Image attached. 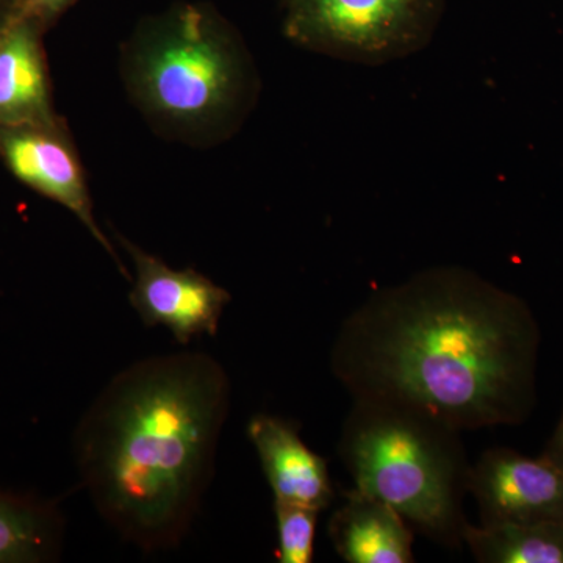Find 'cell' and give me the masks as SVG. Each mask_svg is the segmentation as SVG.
Masks as SVG:
<instances>
[{
  "label": "cell",
  "mask_w": 563,
  "mask_h": 563,
  "mask_svg": "<svg viewBox=\"0 0 563 563\" xmlns=\"http://www.w3.org/2000/svg\"><path fill=\"white\" fill-rule=\"evenodd\" d=\"M468 493L481 526L563 523V470L543 455L485 451L470 468Z\"/></svg>",
  "instance_id": "7"
},
{
  "label": "cell",
  "mask_w": 563,
  "mask_h": 563,
  "mask_svg": "<svg viewBox=\"0 0 563 563\" xmlns=\"http://www.w3.org/2000/svg\"><path fill=\"white\" fill-rule=\"evenodd\" d=\"M277 523V561L280 563H310L314 555L320 510L298 504L274 501Z\"/></svg>",
  "instance_id": "14"
},
{
  "label": "cell",
  "mask_w": 563,
  "mask_h": 563,
  "mask_svg": "<svg viewBox=\"0 0 563 563\" xmlns=\"http://www.w3.org/2000/svg\"><path fill=\"white\" fill-rule=\"evenodd\" d=\"M247 437L258 459L274 501L328 509L335 498L328 462L313 453L295 422L258 413L247 422Z\"/></svg>",
  "instance_id": "9"
},
{
  "label": "cell",
  "mask_w": 563,
  "mask_h": 563,
  "mask_svg": "<svg viewBox=\"0 0 563 563\" xmlns=\"http://www.w3.org/2000/svg\"><path fill=\"white\" fill-rule=\"evenodd\" d=\"M0 151L10 172L18 179L76 214L92 239L111 255L118 269L131 279L113 244L95 220L90 191L79 157L73 144L63 135L60 125L2 129Z\"/></svg>",
  "instance_id": "8"
},
{
  "label": "cell",
  "mask_w": 563,
  "mask_h": 563,
  "mask_svg": "<svg viewBox=\"0 0 563 563\" xmlns=\"http://www.w3.org/2000/svg\"><path fill=\"white\" fill-rule=\"evenodd\" d=\"M76 2L77 0H21L18 10L29 14V16L36 18L38 21H44L57 16Z\"/></svg>",
  "instance_id": "15"
},
{
  "label": "cell",
  "mask_w": 563,
  "mask_h": 563,
  "mask_svg": "<svg viewBox=\"0 0 563 563\" xmlns=\"http://www.w3.org/2000/svg\"><path fill=\"white\" fill-rule=\"evenodd\" d=\"M52 517L0 496V563L38 561L52 548Z\"/></svg>",
  "instance_id": "13"
},
{
  "label": "cell",
  "mask_w": 563,
  "mask_h": 563,
  "mask_svg": "<svg viewBox=\"0 0 563 563\" xmlns=\"http://www.w3.org/2000/svg\"><path fill=\"white\" fill-rule=\"evenodd\" d=\"M542 455L563 470V412L561 420L555 426L553 435L548 440Z\"/></svg>",
  "instance_id": "16"
},
{
  "label": "cell",
  "mask_w": 563,
  "mask_h": 563,
  "mask_svg": "<svg viewBox=\"0 0 563 563\" xmlns=\"http://www.w3.org/2000/svg\"><path fill=\"white\" fill-rule=\"evenodd\" d=\"M284 33L336 60L383 66L431 44L446 0H284Z\"/></svg>",
  "instance_id": "5"
},
{
  "label": "cell",
  "mask_w": 563,
  "mask_h": 563,
  "mask_svg": "<svg viewBox=\"0 0 563 563\" xmlns=\"http://www.w3.org/2000/svg\"><path fill=\"white\" fill-rule=\"evenodd\" d=\"M540 329L528 303L462 266L369 295L342 322L331 369L352 399L457 431L520 424L536 406Z\"/></svg>",
  "instance_id": "1"
},
{
  "label": "cell",
  "mask_w": 563,
  "mask_h": 563,
  "mask_svg": "<svg viewBox=\"0 0 563 563\" xmlns=\"http://www.w3.org/2000/svg\"><path fill=\"white\" fill-rule=\"evenodd\" d=\"M38 29L40 21L20 10L0 27V129L58 124Z\"/></svg>",
  "instance_id": "10"
},
{
  "label": "cell",
  "mask_w": 563,
  "mask_h": 563,
  "mask_svg": "<svg viewBox=\"0 0 563 563\" xmlns=\"http://www.w3.org/2000/svg\"><path fill=\"white\" fill-rule=\"evenodd\" d=\"M463 543L481 563H563V523H468Z\"/></svg>",
  "instance_id": "12"
},
{
  "label": "cell",
  "mask_w": 563,
  "mask_h": 563,
  "mask_svg": "<svg viewBox=\"0 0 563 563\" xmlns=\"http://www.w3.org/2000/svg\"><path fill=\"white\" fill-rule=\"evenodd\" d=\"M125 79L152 120L185 135L235 131L257 101L258 76L239 32L206 3H179L140 25Z\"/></svg>",
  "instance_id": "3"
},
{
  "label": "cell",
  "mask_w": 563,
  "mask_h": 563,
  "mask_svg": "<svg viewBox=\"0 0 563 563\" xmlns=\"http://www.w3.org/2000/svg\"><path fill=\"white\" fill-rule=\"evenodd\" d=\"M231 379L203 352L155 355L114 374L74 439L81 484L102 520L144 553L190 531L213 479Z\"/></svg>",
  "instance_id": "2"
},
{
  "label": "cell",
  "mask_w": 563,
  "mask_h": 563,
  "mask_svg": "<svg viewBox=\"0 0 563 563\" xmlns=\"http://www.w3.org/2000/svg\"><path fill=\"white\" fill-rule=\"evenodd\" d=\"M329 536L347 563H412L413 533L390 504L355 490L329 521Z\"/></svg>",
  "instance_id": "11"
},
{
  "label": "cell",
  "mask_w": 563,
  "mask_h": 563,
  "mask_svg": "<svg viewBox=\"0 0 563 563\" xmlns=\"http://www.w3.org/2000/svg\"><path fill=\"white\" fill-rule=\"evenodd\" d=\"M461 431L390 402L352 399L339 451L355 490L390 504L433 542L455 548L468 525L470 465Z\"/></svg>",
  "instance_id": "4"
},
{
  "label": "cell",
  "mask_w": 563,
  "mask_h": 563,
  "mask_svg": "<svg viewBox=\"0 0 563 563\" xmlns=\"http://www.w3.org/2000/svg\"><path fill=\"white\" fill-rule=\"evenodd\" d=\"M114 236L135 266L131 303L147 328L168 329L181 346L217 335L231 292L196 269H174L120 233Z\"/></svg>",
  "instance_id": "6"
}]
</instances>
